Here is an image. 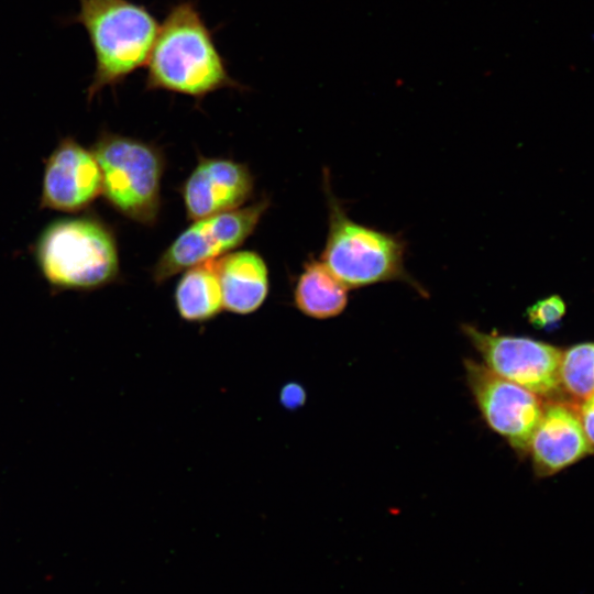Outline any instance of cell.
<instances>
[{
  "label": "cell",
  "instance_id": "9c48e42d",
  "mask_svg": "<svg viewBox=\"0 0 594 594\" xmlns=\"http://www.w3.org/2000/svg\"><path fill=\"white\" fill-rule=\"evenodd\" d=\"M101 194V173L92 153L73 138L63 139L47 157L42 208L75 212Z\"/></svg>",
  "mask_w": 594,
  "mask_h": 594
},
{
  "label": "cell",
  "instance_id": "8fae6325",
  "mask_svg": "<svg viewBox=\"0 0 594 594\" xmlns=\"http://www.w3.org/2000/svg\"><path fill=\"white\" fill-rule=\"evenodd\" d=\"M528 450L539 476H549L593 451L580 416L563 404L543 408Z\"/></svg>",
  "mask_w": 594,
  "mask_h": 594
},
{
  "label": "cell",
  "instance_id": "7c38bea8",
  "mask_svg": "<svg viewBox=\"0 0 594 594\" xmlns=\"http://www.w3.org/2000/svg\"><path fill=\"white\" fill-rule=\"evenodd\" d=\"M223 308L239 315L256 311L268 294V271L253 251H235L215 260Z\"/></svg>",
  "mask_w": 594,
  "mask_h": 594
},
{
  "label": "cell",
  "instance_id": "52a82bcc",
  "mask_svg": "<svg viewBox=\"0 0 594 594\" xmlns=\"http://www.w3.org/2000/svg\"><path fill=\"white\" fill-rule=\"evenodd\" d=\"M462 330L496 375L538 396L551 395L561 386L560 349L529 338L484 332L471 324H463Z\"/></svg>",
  "mask_w": 594,
  "mask_h": 594
},
{
  "label": "cell",
  "instance_id": "ac0fdd59",
  "mask_svg": "<svg viewBox=\"0 0 594 594\" xmlns=\"http://www.w3.org/2000/svg\"><path fill=\"white\" fill-rule=\"evenodd\" d=\"M306 393L305 389L295 383H290L284 386L282 391V403L284 406L294 409L298 408L305 403Z\"/></svg>",
  "mask_w": 594,
  "mask_h": 594
},
{
  "label": "cell",
  "instance_id": "30bf717a",
  "mask_svg": "<svg viewBox=\"0 0 594 594\" xmlns=\"http://www.w3.org/2000/svg\"><path fill=\"white\" fill-rule=\"evenodd\" d=\"M246 165L221 157H200L182 186L187 218L195 221L240 208L253 194Z\"/></svg>",
  "mask_w": 594,
  "mask_h": 594
},
{
  "label": "cell",
  "instance_id": "6da1fadb",
  "mask_svg": "<svg viewBox=\"0 0 594 594\" xmlns=\"http://www.w3.org/2000/svg\"><path fill=\"white\" fill-rule=\"evenodd\" d=\"M145 89L194 98L199 103L220 89L245 90L230 74L197 3L169 7L146 62Z\"/></svg>",
  "mask_w": 594,
  "mask_h": 594
},
{
  "label": "cell",
  "instance_id": "e0dca14e",
  "mask_svg": "<svg viewBox=\"0 0 594 594\" xmlns=\"http://www.w3.org/2000/svg\"><path fill=\"white\" fill-rule=\"evenodd\" d=\"M579 416L586 438L594 450V395L584 399Z\"/></svg>",
  "mask_w": 594,
  "mask_h": 594
},
{
  "label": "cell",
  "instance_id": "7a4b0ae2",
  "mask_svg": "<svg viewBox=\"0 0 594 594\" xmlns=\"http://www.w3.org/2000/svg\"><path fill=\"white\" fill-rule=\"evenodd\" d=\"M72 22L86 30L95 55L87 88L92 100L105 88H116L144 66L160 28L154 14L131 0H78Z\"/></svg>",
  "mask_w": 594,
  "mask_h": 594
},
{
  "label": "cell",
  "instance_id": "5bb4252c",
  "mask_svg": "<svg viewBox=\"0 0 594 594\" xmlns=\"http://www.w3.org/2000/svg\"><path fill=\"white\" fill-rule=\"evenodd\" d=\"M175 305L182 319L205 322L222 309V293L215 260L185 271L175 289Z\"/></svg>",
  "mask_w": 594,
  "mask_h": 594
},
{
  "label": "cell",
  "instance_id": "5b68a950",
  "mask_svg": "<svg viewBox=\"0 0 594 594\" xmlns=\"http://www.w3.org/2000/svg\"><path fill=\"white\" fill-rule=\"evenodd\" d=\"M101 173V194L124 217L145 226L161 208L164 157L154 145L103 132L92 147Z\"/></svg>",
  "mask_w": 594,
  "mask_h": 594
},
{
  "label": "cell",
  "instance_id": "ba28073f",
  "mask_svg": "<svg viewBox=\"0 0 594 594\" xmlns=\"http://www.w3.org/2000/svg\"><path fill=\"white\" fill-rule=\"evenodd\" d=\"M464 365L469 387L486 424L513 449L527 451L543 413L538 395L472 360H465Z\"/></svg>",
  "mask_w": 594,
  "mask_h": 594
},
{
  "label": "cell",
  "instance_id": "8992f818",
  "mask_svg": "<svg viewBox=\"0 0 594 594\" xmlns=\"http://www.w3.org/2000/svg\"><path fill=\"white\" fill-rule=\"evenodd\" d=\"M268 200L195 220L161 254L152 270L156 284L193 266L217 260L241 245L255 230Z\"/></svg>",
  "mask_w": 594,
  "mask_h": 594
},
{
  "label": "cell",
  "instance_id": "2e32d148",
  "mask_svg": "<svg viewBox=\"0 0 594 594\" xmlns=\"http://www.w3.org/2000/svg\"><path fill=\"white\" fill-rule=\"evenodd\" d=\"M565 314V304L557 295L536 301L527 309L528 321L538 329L557 324Z\"/></svg>",
  "mask_w": 594,
  "mask_h": 594
},
{
  "label": "cell",
  "instance_id": "9a60e30c",
  "mask_svg": "<svg viewBox=\"0 0 594 594\" xmlns=\"http://www.w3.org/2000/svg\"><path fill=\"white\" fill-rule=\"evenodd\" d=\"M560 383L571 395H594V343L576 344L562 353Z\"/></svg>",
  "mask_w": 594,
  "mask_h": 594
},
{
  "label": "cell",
  "instance_id": "3957f363",
  "mask_svg": "<svg viewBox=\"0 0 594 594\" xmlns=\"http://www.w3.org/2000/svg\"><path fill=\"white\" fill-rule=\"evenodd\" d=\"M38 267L57 289L90 290L119 275V256L112 231L88 216L50 223L35 248Z\"/></svg>",
  "mask_w": 594,
  "mask_h": 594
},
{
  "label": "cell",
  "instance_id": "4fadbf2b",
  "mask_svg": "<svg viewBox=\"0 0 594 594\" xmlns=\"http://www.w3.org/2000/svg\"><path fill=\"white\" fill-rule=\"evenodd\" d=\"M348 290L322 261L310 258L296 282L294 304L307 317L329 319L346 307Z\"/></svg>",
  "mask_w": 594,
  "mask_h": 594
},
{
  "label": "cell",
  "instance_id": "277c9868",
  "mask_svg": "<svg viewBox=\"0 0 594 594\" xmlns=\"http://www.w3.org/2000/svg\"><path fill=\"white\" fill-rule=\"evenodd\" d=\"M329 230L321 261L348 288L400 280L421 292L405 268L404 241L391 233L353 221L333 195L324 173Z\"/></svg>",
  "mask_w": 594,
  "mask_h": 594
}]
</instances>
